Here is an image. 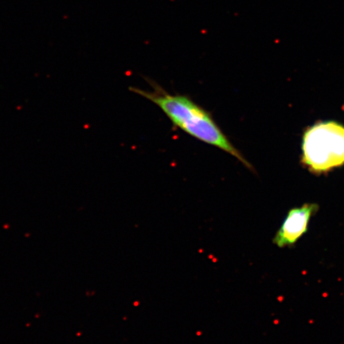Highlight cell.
Instances as JSON below:
<instances>
[{
  "instance_id": "cell-1",
  "label": "cell",
  "mask_w": 344,
  "mask_h": 344,
  "mask_svg": "<svg viewBox=\"0 0 344 344\" xmlns=\"http://www.w3.org/2000/svg\"><path fill=\"white\" fill-rule=\"evenodd\" d=\"M150 85L152 91L137 88H130V90L157 105L175 126L195 139L231 155L245 167L254 171L252 164L231 143L207 110L188 96L171 94L155 82H150Z\"/></svg>"
},
{
  "instance_id": "cell-2",
  "label": "cell",
  "mask_w": 344,
  "mask_h": 344,
  "mask_svg": "<svg viewBox=\"0 0 344 344\" xmlns=\"http://www.w3.org/2000/svg\"><path fill=\"white\" fill-rule=\"evenodd\" d=\"M300 162L316 175L344 166V124L319 120L307 127L302 135Z\"/></svg>"
},
{
  "instance_id": "cell-3",
  "label": "cell",
  "mask_w": 344,
  "mask_h": 344,
  "mask_svg": "<svg viewBox=\"0 0 344 344\" xmlns=\"http://www.w3.org/2000/svg\"><path fill=\"white\" fill-rule=\"evenodd\" d=\"M317 203H304L290 209L279 229L274 234L272 243L278 248H292L308 233L311 220L319 210Z\"/></svg>"
}]
</instances>
